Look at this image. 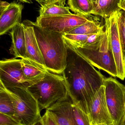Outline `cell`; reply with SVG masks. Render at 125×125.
Instances as JSON below:
<instances>
[{"label":"cell","mask_w":125,"mask_h":125,"mask_svg":"<svg viewBox=\"0 0 125 125\" xmlns=\"http://www.w3.org/2000/svg\"><path fill=\"white\" fill-rule=\"evenodd\" d=\"M67 65L62 74L73 104L89 115V106L106 78L65 41Z\"/></svg>","instance_id":"obj_1"},{"label":"cell","mask_w":125,"mask_h":125,"mask_svg":"<svg viewBox=\"0 0 125 125\" xmlns=\"http://www.w3.org/2000/svg\"><path fill=\"white\" fill-rule=\"evenodd\" d=\"M28 21L33 26L36 39L46 69L56 74H62L67 65V50L61 34L40 27Z\"/></svg>","instance_id":"obj_2"},{"label":"cell","mask_w":125,"mask_h":125,"mask_svg":"<svg viewBox=\"0 0 125 125\" xmlns=\"http://www.w3.org/2000/svg\"><path fill=\"white\" fill-rule=\"evenodd\" d=\"M27 90L36 100L40 111L69 97L62 74H56L48 71L42 80L29 86Z\"/></svg>","instance_id":"obj_3"},{"label":"cell","mask_w":125,"mask_h":125,"mask_svg":"<svg viewBox=\"0 0 125 125\" xmlns=\"http://www.w3.org/2000/svg\"><path fill=\"white\" fill-rule=\"evenodd\" d=\"M71 46L92 65L117 77L116 67L106 31L91 44L81 47Z\"/></svg>","instance_id":"obj_4"},{"label":"cell","mask_w":125,"mask_h":125,"mask_svg":"<svg viewBox=\"0 0 125 125\" xmlns=\"http://www.w3.org/2000/svg\"><path fill=\"white\" fill-rule=\"evenodd\" d=\"M2 87L10 96L15 111L14 119L22 125H33L42 119L36 100L26 89Z\"/></svg>","instance_id":"obj_5"},{"label":"cell","mask_w":125,"mask_h":125,"mask_svg":"<svg viewBox=\"0 0 125 125\" xmlns=\"http://www.w3.org/2000/svg\"><path fill=\"white\" fill-rule=\"evenodd\" d=\"M103 85L106 103L114 125H125V86L112 77L106 78Z\"/></svg>","instance_id":"obj_6"},{"label":"cell","mask_w":125,"mask_h":125,"mask_svg":"<svg viewBox=\"0 0 125 125\" xmlns=\"http://www.w3.org/2000/svg\"><path fill=\"white\" fill-rule=\"evenodd\" d=\"M96 18L91 14L83 15L72 13L70 14L45 17H38L35 22L39 26L46 30L63 35Z\"/></svg>","instance_id":"obj_7"},{"label":"cell","mask_w":125,"mask_h":125,"mask_svg":"<svg viewBox=\"0 0 125 125\" xmlns=\"http://www.w3.org/2000/svg\"><path fill=\"white\" fill-rule=\"evenodd\" d=\"M118 11L105 18V31L114 58L117 71V77L122 80L125 78V55L120 37L118 26Z\"/></svg>","instance_id":"obj_8"},{"label":"cell","mask_w":125,"mask_h":125,"mask_svg":"<svg viewBox=\"0 0 125 125\" xmlns=\"http://www.w3.org/2000/svg\"><path fill=\"white\" fill-rule=\"evenodd\" d=\"M0 83L6 88L27 89L30 85L23 73L21 59L13 58L0 61Z\"/></svg>","instance_id":"obj_9"},{"label":"cell","mask_w":125,"mask_h":125,"mask_svg":"<svg viewBox=\"0 0 125 125\" xmlns=\"http://www.w3.org/2000/svg\"><path fill=\"white\" fill-rule=\"evenodd\" d=\"M89 115L92 125L113 124L106 103L104 85L92 99L89 106Z\"/></svg>","instance_id":"obj_10"},{"label":"cell","mask_w":125,"mask_h":125,"mask_svg":"<svg viewBox=\"0 0 125 125\" xmlns=\"http://www.w3.org/2000/svg\"><path fill=\"white\" fill-rule=\"evenodd\" d=\"M23 6L13 1L5 9L0 11V35H4L21 22Z\"/></svg>","instance_id":"obj_11"},{"label":"cell","mask_w":125,"mask_h":125,"mask_svg":"<svg viewBox=\"0 0 125 125\" xmlns=\"http://www.w3.org/2000/svg\"><path fill=\"white\" fill-rule=\"evenodd\" d=\"M25 26L26 47V58L45 70H47L36 39L33 26L25 20Z\"/></svg>","instance_id":"obj_12"},{"label":"cell","mask_w":125,"mask_h":125,"mask_svg":"<svg viewBox=\"0 0 125 125\" xmlns=\"http://www.w3.org/2000/svg\"><path fill=\"white\" fill-rule=\"evenodd\" d=\"M72 102L69 97L58 101L46 109L59 125H78L72 112Z\"/></svg>","instance_id":"obj_13"},{"label":"cell","mask_w":125,"mask_h":125,"mask_svg":"<svg viewBox=\"0 0 125 125\" xmlns=\"http://www.w3.org/2000/svg\"><path fill=\"white\" fill-rule=\"evenodd\" d=\"M12 45L10 52L15 57L26 58V39L25 26L23 23H20L10 31Z\"/></svg>","instance_id":"obj_14"},{"label":"cell","mask_w":125,"mask_h":125,"mask_svg":"<svg viewBox=\"0 0 125 125\" xmlns=\"http://www.w3.org/2000/svg\"><path fill=\"white\" fill-rule=\"evenodd\" d=\"M21 65L25 78L30 86L42 80L48 71L27 58L21 59Z\"/></svg>","instance_id":"obj_15"},{"label":"cell","mask_w":125,"mask_h":125,"mask_svg":"<svg viewBox=\"0 0 125 125\" xmlns=\"http://www.w3.org/2000/svg\"><path fill=\"white\" fill-rule=\"evenodd\" d=\"M120 0H99L94 4L91 14L108 18L114 12L121 9L119 7Z\"/></svg>","instance_id":"obj_16"},{"label":"cell","mask_w":125,"mask_h":125,"mask_svg":"<svg viewBox=\"0 0 125 125\" xmlns=\"http://www.w3.org/2000/svg\"><path fill=\"white\" fill-rule=\"evenodd\" d=\"M103 26L101 25L98 18H96L75 28L68 33L75 34H96L103 31Z\"/></svg>","instance_id":"obj_17"},{"label":"cell","mask_w":125,"mask_h":125,"mask_svg":"<svg viewBox=\"0 0 125 125\" xmlns=\"http://www.w3.org/2000/svg\"><path fill=\"white\" fill-rule=\"evenodd\" d=\"M69 7L59 6L55 4H44L40 8V17L59 16L72 14Z\"/></svg>","instance_id":"obj_18"},{"label":"cell","mask_w":125,"mask_h":125,"mask_svg":"<svg viewBox=\"0 0 125 125\" xmlns=\"http://www.w3.org/2000/svg\"><path fill=\"white\" fill-rule=\"evenodd\" d=\"M68 4L70 10L78 14H91L94 9V4L89 0H68Z\"/></svg>","instance_id":"obj_19"},{"label":"cell","mask_w":125,"mask_h":125,"mask_svg":"<svg viewBox=\"0 0 125 125\" xmlns=\"http://www.w3.org/2000/svg\"><path fill=\"white\" fill-rule=\"evenodd\" d=\"M0 113L14 119V108L12 101L8 93L1 87H0Z\"/></svg>","instance_id":"obj_20"},{"label":"cell","mask_w":125,"mask_h":125,"mask_svg":"<svg viewBox=\"0 0 125 125\" xmlns=\"http://www.w3.org/2000/svg\"><path fill=\"white\" fill-rule=\"evenodd\" d=\"M72 112L78 125H92L89 116L78 107L72 104Z\"/></svg>","instance_id":"obj_21"},{"label":"cell","mask_w":125,"mask_h":125,"mask_svg":"<svg viewBox=\"0 0 125 125\" xmlns=\"http://www.w3.org/2000/svg\"><path fill=\"white\" fill-rule=\"evenodd\" d=\"M118 26L120 37L125 55V11L121 9L118 11Z\"/></svg>","instance_id":"obj_22"},{"label":"cell","mask_w":125,"mask_h":125,"mask_svg":"<svg viewBox=\"0 0 125 125\" xmlns=\"http://www.w3.org/2000/svg\"><path fill=\"white\" fill-rule=\"evenodd\" d=\"M0 125H22L10 116L0 113Z\"/></svg>","instance_id":"obj_23"},{"label":"cell","mask_w":125,"mask_h":125,"mask_svg":"<svg viewBox=\"0 0 125 125\" xmlns=\"http://www.w3.org/2000/svg\"><path fill=\"white\" fill-rule=\"evenodd\" d=\"M43 125H59L53 116L46 110L41 119Z\"/></svg>","instance_id":"obj_24"},{"label":"cell","mask_w":125,"mask_h":125,"mask_svg":"<svg viewBox=\"0 0 125 125\" xmlns=\"http://www.w3.org/2000/svg\"><path fill=\"white\" fill-rule=\"evenodd\" d=\"M45 4H55L59 6H65L66 0H45Z\"/></svg>","instance_id":"obj_25"},{"label":"cell","mask_w":125,"mask_h":125,"mask_svg":"<svg viewBox=\"0 0 125 125\" xmlns=\"http://www.w3.org/2000/svg\"><path fill=\"white\" fill-rule=\"evenodd\" d=\"M21 2L27 3L31 4L33 3V0H35L37 2H38L41 6L45 4V0H18Z\"/></svg>","instance_id":"obj_26"},{"label":"cell","mask_w":125,"mask_h":125,"mask_svg":"<svg viewBox=\"0 0 125 125\" xmlns=\"http://www.w3.org/2000/svg\"><path fill=\"white\" fill-rule=\"evenodd\" d=\"M10 3L6 1H1L0 3V11L5 9L10 5Z\"/></svg>","instance_id":"obj_27"},{"label":"cell","mask_w":125,"mask_h":125,"mask_svg":"<svg viewBox=\"0 0 125 125\" xmlns=\"http://www.w3.org/2000/svg\"><path fill=\"white\" fill-rule=\"evenodd\" d=\"M119 6L121 9L125 11V0H120Z\"/></svg>","instance_id":"obj_28"},{"label":"cell","mask_w":125,"mask_h":125,"mask_svg":"<svg viewBox=\"0 0 125 125\" xmlns=\"http://www.w3.org/2000/svg\"><path fill=\"white\" fill-rule=\"evenodd\" d=\"M33 125H43L42 123L41 119L34 123Z\"/></svg>","instance_id":"obj_29"},{"label":"cell","mask_w":125,"mask_h":125,"mask_svg":"<svg viewBox=\"0 0 125 125\" xmlns=\"http://www.w3.org/2000/svg\"><path fill=\"white\" fill-rule=\"evenodd\" d=\"M89 0L91 2H92L94 5V4L97 3L99 1V0Z\"/></svg>","instance_id":"obj_30"},{"label":"cell","mask_w":125,"mask_h":125,"mask_svg":"<svg viewBox=\"0 0 125 125\" xmlns=\"http://www.w3.org/2000/svg\"><path fill=\"white\" fill-rule=\"evenodd\" d=\"M114 125V124H102V125Z\"/></svg>","instance_id":"obj_31"}]
</instances>
